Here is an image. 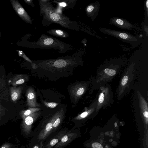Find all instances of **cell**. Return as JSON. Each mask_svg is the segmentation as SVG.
I'll return each mask as SVG.
<instances>
[{
	"label": "cell",
	"instance_id": "obj_1",
	"mask_svg": "<svg viewBox=\"0 0 148 148\" xmlns=\"http://www.w3.org/2000/svg\"><path fill=\"white\" fill-rule=\"evenodd\" d=\"M127 60L124 58L112 59L105 61L97 69L95 76L92 77V91L111 82L123 69Z\"/></svg>",
	"mask_w": 148,
	"mask_h": 148
},
{
	"label": "cell",
	"instance_id": "obj_2",
	"mask_svg": "<svg viewBox=\"0 0 148 148\" xmlns=\"http://www.w3.org/2000/svg\"><path fill=\"white\" fill-rule=\"evenodd\" d=\"M40 15L46 21L58 24L69 29L78 30L79 26L75 21H71L66 16L57 10L49 0H39Z\"/></svg>",
	"mask_w": 148,
	"mask_h": 148
},
{
	"label": "cell",
	"instance_id": "obj_3",
	"mask_svg": "<svg viewBox=\"0 0 148 148\" xmlns=\"http://www.w3.org/2000/svg\"><path fill=\"white\" fill-rule=\"evenodd\" d=\"M134 62L129 65L124 70L116 88V93L119 101L127 95L133 89L135 77Z\"/></svg>",
	"mask_w": 148,
	"mask_h": 148
},
{
	"label": "cell",
	"instance_id": "obj_4",
	"mask_svg": "<svg viewBox=\"0 0 148 148\" xmlns=\"http://www.w3.org/2000/svg\"><path fill=\"white\" fill-rule=\"evenodd\" d=\"M33 47L36 48L53 49L59 50V53H64L73 49L71 45L56 38L42 34L38 40L33 42Z\"/></svg>",
	"mask_w": 148,
	"mask_h": 148
},
{
	"label": "cell",
	"instance_id": "obj_5",
	"mask_svg": "<svg viewBox=\"0 0 148 148\" xmlns=\"http://www.w3.org/2000/svg\"><path fill=\"white\" fill-rule=\"evenodd\" d=\"M95 99L97 101V111L98 112L101 108L110 107L114 102V95L110 85L107 84L101 86Z\"/></svg>",
	"mask_w": 148,
	"mask_h": 148
},
{
	"label": "cell",
	"instance_id": "obj_6",
	"mask_svg": "<svg viewBox=\"0 0 148 148\" xmlns=\"http://www.w3.org/2000/svg\"><path fill=\"white\" fill-rule=\"evenodd\" d=\"M99 30L102 33L112 36L122 41L130 44L135 48L143 42V39L126 32H121L105 28H100Z\"/></svg>",
	"mask_w": 148,
	"mask_h": 148
},
{
	"label": "cell",
	"instance_id": "obj_7",
	"mask_svg": "<svg viewBox=\"0 0 148 148\" xmlns=\"http://www.w3.org/2000/svg\"><path fill=\"white\" fill-rule=\"evenodd\" d=\"M10 2L13 9L18 16L26 23L32 24V22L31 17L18 1L11 0Z\"/></svg>",
	"mask_w": 148,
	"mask_h": 148
},
{
	"label": "cell",
	"instance_id": "obj_8",
	"mask_svg": "<svg viewBox=\"0 0 148 148\" xmlns=\"http://www.w3.org/2000/svg\"><path fill=\"white\" fill-rule=\"evenodd\" d=\"M40 114V112H37L23 119L21 127L22 131L25 134L28 135L30 134L33 124L38 117Z\"/></svg>",
	"mask_w": 148,
	"mask_h": 148
},
{
	"label": "cell",
	"instance_id": "obj_9",
	"mask_svg": "<svg viewBox=\"0 0 148 148\" xmlns=\"http://www.w3.org/2000/svg\"><path fill=\"white\" fill-rule=\"evenodd\" d=\"M114 25L122 29L132 30L137 29V26L132 24L126 19L119 17H114L110 18L109 23Z\"/></svg>",
	"mask_w": 148,
	"mask_h": 148
},
{
	"label": "cell",
	"instance_id": "obj_10",
	"mask_svg": "<svg viewBox=\"0 0 148 148\" xmlns=\"http://www.w3.org/2000/svg\"><path fill=\"white\" fill-rule=\"evenodd\" d=\"M77 137L76 132L68 131L53 148H63L68 145Z\"/></svg>",
	"mask_w": 148,
	"mask_h": 148
},
{
	"label": "cell",
	"instance_id": "obj_11",
	"mask_svg": "<svg viewBox=\"0 0 148 148\" xmlns=\"http://www.w3.org/2000/svg\"><path fill=\"white\" fill-rule=\"evenodd\" d=\"M100 6L99 3L96 1L91 3L85 8L86 14L92 21H93L97 16L99 10Z\"/></svg>",
	"mask_w": 148,
	"mask_h": 148
},
{
	"label": "cell",
	"instance_id": "obj_12",
	"mask_svg": "<svg viewBox=\"0 0 148 148\" xmlns=\"http://www.w3.org/2000/svg\"><path fill=\"white\" fill-rule=\"evenodd\" d=\"M67 132V130L66 129L60 131L49 141L45 145H43L42 148H53L60 140L63 136Z\"/></svg>",
	"mask_w": 148,
	"mask_h": 148
},
{
	"label": "cell",
	"instance_id": "obj_13",
	"mask_svg": "<svg viewBox=\"0 0 148 148\" xmlns=\"http://www.w3.org/2000/svg\"><path fill=\"white\" fill-rule=\"evenodd\" d=\"M27 104L29 107H35L38 106L36 102L35 93L33 90L30 88L27 92Z\"/></svg>",
	"mask_w": 148,
	"mask_h": 148
},
{
	"label": "cell",
	"instance_id": "obj_14",
	"mask_svg": "<svg viewBox=\"0 0 148 148\" xmlns=\"http://www.w3.org/2000/svg\"><path fill=\"white\" fill-rule=\"evenodd\" d=\"M47 32L53 36L62 38H66L69 37L68 33L62 30L53 29L48 31Z\"/></svg>",
	"mask_w": 148,
	"mask_h": 148
},
{
	"label": "cell",
	"instance_id": "obj_15",
	"mask_svg": "<svg viewBox=\"0 0 148 148\" xmlns=\"http://www.w3.org/2000/svg\"><path fill=\"white\" fill-rule=\"evenodd\" d=\"M20 87H11L10 88L11 97L14 101H17L19 98L21 92Z\"/></svg>",
	"mask_w": 148,
	"mask_h": 148
},
{
	"label": "cell",
	"instance_id": "obj_16",
	"mask_svg": "<svg viewBox=\"0 0 148 148\" xmlns=\"http://www.w3.org/2000/svg\"><path fill=\"white\" fill-rule=\"evenodd\" d=\"M63 119V114L59 112L58 116L53 123L51 135L56 132L58 130V128L61 124Z\"/></svg>",
	"mask_w": 148,
	"mask_h": 148
},
{
	"label": "cell",
	"instance_id": "obj_17",
	"mask_svg": "<svg viewBox=\"0 0 148 148\" xmlns=\"http://www.w3.org/2000/svg\"><path fill=\"white\" fill-rule=\"evenodd\" d=\"M40 109L38 108H30L26 110L22 111L20 112V115L23 119L27 116L37 112Z\"/></svg>",
	"mask_w": 148,
	"mask_h": 148
},
{
	"label": "cell",
	"instance_id": "obj_18",
	"mask_svg": "<svg viewBox=\"0 0 148 148\" xmlns=\"http://www.w3.org/2000/svg\"><path fill=\"white\" fill-rule=\"evenodd\" d=\"M23 75H18L16 76L13 79L12 84L13 85H20L24 83L25 80L23 78Z\"/></svg>",
	"mask_w": 148,
	"mask_h": 148
},
{
	"label": "cell",
	"instance_id": "obj_19",
	"mask_svg": "<svg viewBox=\"0 0 148 148\" xmlns=\"http://www.w3.org/2000/svg\"><path fill=\"white\" fill-rule=\"evenodd\" d=\"M18 52V55L19 56H20L21 57H23V58H24V59L28 61L29 62H32L31 61V60L27 58L26 56L25 55V53H24L22 51H20L19 50H16Z\"/></svg>",
	"mask_w": 148,
	"mask_h": 148
},
{
	"label": "cell",
	"instance_id": "obj_20",
	"mask_svg": "<svg viewBox=\"0 0 148 148\" xmlns=\"http://www.w3.org/2000/svg\"><path fill=\"white\" fill-rule=\"evenodd\" d=\"M44 103L47 106L50 108H54L58 105L57 103L55 102H45Z\"/></svg>",
	"mask_w": 148,
	"mask_h": 148
},
{
	"label": "cell",
	"instance_id": "obj_21",
	"mask_svg": "<svg viewBox=\"0 0 148 148\" xmlns=\"http://www.w3.org/2000/svg\"><path fill=\"white\" fill-rule=\"evenodd\" d=\"M145 14H146V19H147V21H148V0H147L145 3Z\"/></svg>",
	"mask_w": 148,
	"mask_h": 148
},
{
	"label": "cell",
	"instance_id": "obj_22",
	"mask_svg": "<svg viewBox=\"0 0 148 148\" xmlns=\"http://www.w3.org/2000/svg\"><path fill=\"white\" fill-rule=\"evenodd\" d=\"M93 148H103L102 146L98 143H94L92 144Z\"/></svg>",
	"mask_w": 148,
	"mask_h": 148
},
{
	"label": "cell",
	"instance_id": "obj_23",
	"mask_svg": "<svg viewBox=\"0 0 148 148\" xmlns=\"http://www.w3.org/2000/svg\"><path fill=\"white\" fill-rule=\"evenodd\" d=\"M66 1H62V2H57L56 3H58L59 5L61 7H67V2H66Z\"/></svg>",
	"mask_w": 148,
	"mask_h": 148
},
{
	"label": "cell",
	"instance_id": "obj_24",
	"mask_svg": "<svg viewBox=\"0 0 148 148\" xmlns=\"http://www.w3.org/2000/svg\"><path fill=\"white\" fill-rule=\"evenodd\" d=\"M39 142V143L35 145L32 148H42L43 146L42 142Z\"/></svg>",
	"mask_w": 148,
	"mask_h": 148
},
{
	"label": "cell",
	"instance_id": "obj_25",
	"mask_svg": "<svg viewBox=\"0 0 148 148\" xmlns=\"http://www.w3.org/2000/svg\"><path fill=\"white\" fill-rule=\"evenodd\" d=\"M24 1L27 4L29 5H30L33 7H34V4H33L32 3L33 0H24Z\"/></svg>",
	"mask_w": 148,
	"mask_h": 148
},
{
	"label": "cell",
	"instance_id": "obj_26",
	"mask_svg": "<svg viewBox=\"0 0 148 148\" xmlns=\"http://www.w3.org/2000/svg\"><path fill=\"white\" fill-rule=\"evenodd\" d=\"M11 145L9 143H5L3 144L1 148H10Z\"/></svg>",
	"mask_w": 148,
	"mask_h": 148
},
{
	"label": "cell",
	"instance_id": "obj_27",
	"mask_svg": "<svg viewBox=\"0 0 148 148\" xmlns=\"http://www.w3.org/2000/svg\"><path fill=\"white\" fill-rule=\"evenodd\" d=\"M1 32L0 31V39L1 38Z\"/></svg>",
	"mask_w": 148,
	"mask_h": 148
},
{
	"label": "cell",
	"instance_id": "obj_28",
	"mask_svg": "<svg viewBox=\"0 0 148 148\" xmlns=\"http://www.w3.org/2000/svg\"><path fill=\"white\" fill-rule=\"evenodd\" d=\"M0 107H1V106H0Z\"/></svg>",
	"mask_w": 148,
	"mask_h": 148
}]
</instances>
